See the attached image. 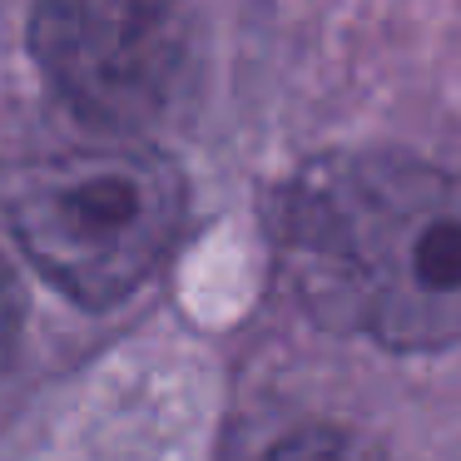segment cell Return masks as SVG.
I'll return each mask as SVG.
<instances>
[{"label": "cell", "mask_w": 461, "mask_h": 461, "mask_svg": "<svg viewBox=\"0 0 461 461\" xmlns=\"http://www.w3.org/2000/svg\"><path fill=\"white\" fill-rule=\"evenodd\" d=\"M31 55L85 124L140 134L184 95L194 0H35Z\"/></svg>", "instance_id": "obj_3"}, {"label": "cell", "mask_w": 461, "mask_h": 461, "mask_svg": "<svg viewBox=\"0 0 461 461\" xmlns=\"http://www.w3.org/2000/svg\"><path fill=\"white\" fill-rule=\"evenodd\" d=\"M5 219L65 298L110 308L174 253L189 184L159 149L85 144L25 164L5 189Z\"/></svg>", "instance_id": "obj_2"}, {"label": "cell", "mask_w": 461, "mask_h": 461, "mask_svg": "<svg viewBox=\"0 0 461 461\" xmlns=\"http://www.w3.org/2000/svg\"><path fill=\"white\" fill-rule=\"evenodd\" d=\"M263 461H382L377 447L357 437L348 427H303V431H288L278 447L268 451Z\"/></svg>", "instance_id": "obj_4"}, {"label": "cell", "mask_w": 461, "mask_h": 461, "mask_svg": "<svg viewBox=\"0 0 461 461\" xmlns=\"http://www.w3.org/2000/svg\"><path fill=\"white\" fill-rule=\"evenodd\" d=\"M278 273L303 312L397 352L461 342V159L352 149L283 189Z\"/></svg>", "instance_id": "obj_1"}, {"label": "cell", "mask_w": 461, "mask_h": 461, "mask_svg": "<svg viewBox=\"0 0 461 461\" xmlns=\"http://www.w3.org/2000/svg\"><path fill=\"white\" fill-rule=\"evenodd\" d=\"M21 328H25V293H21V278L11 273V263L0 258V367L11 362Z\"/></svg>", "instance_id": "obj_5"}]
</instances>
